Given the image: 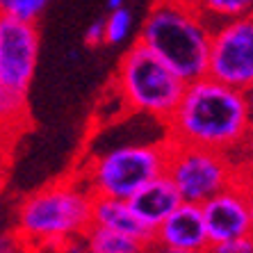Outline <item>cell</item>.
<instances>
[{"instance_id":"obj_22","label":"cell","mask_w":253,"mask_h":253,"mask_svg":"<svg viewBox=\"0 0 253 253\" xmlns=\"http://www.w3.org/2000/svg\"><path fill=\"white\" fill-rule=\"evenodd\" d=\"M119 7H126V0H107V9H119Z\"/></svg>"},{"instance_id":"obj_24","label":"cell","mask_w":253,"mask_h":253,"mask_svg":"<svg viewBox=\"0 0 253 253\" xmlns=\"http://www.w3.org/2000/svg\"><path fill=\"white\" fill-rule=\"evenodd\" d=\"M0 18H2V14H0Z\"/></svg>"},{"instance_id":"obj_19","label":"cell","mask_w":253,"mask_h":253,"mask_svg":"<svg viewBox=\"0 0 253 253\" xmlns=\"http://www.w3.org/2000/svg\"><path fill=\"white\" fill-rule=\"evenodd\" d=\"M0 253H25V247L16 233H0Z\"/></svg>"},{"instance_id":"obj_9","label":"cell","mask_w":253,"mask_h":253,"mask_svg":"<svg viewBox=\"0 0 253 253\" xmlns=\"http://www.w3.org/2000/svg\"><path fill=\"white\" fill-rule=\"evenodd\" d=\"M201 214H203V224H206L210 244L237 240V237H251L253 199L249 178L240 176L226 189L203 201Z\"/></svg>"},{"instance_id":"obj_4","label":"cell","mask_w":253,"mask_h":253,"mask_svg":"<svg viewBox=\"0 0 253 253\" xmlns=\"http://www.w3.org/2000/svg\"><path fill=\"white\" fill-rule=\"evenodd\" d=\"M114 89L128 112L165 126L183 96L185 83L148 48L135 42L119 62Z\"/></svg>"},{"instance_id":"obj_17","label":"cell","mask_w":253,"mask_h":253,"mask_svg":"<svg viewBox=\"0 0 253 253\" xmlns=\"http://www.w3.org/2000/svg\"><path fill=\"white\" fill-rule=\"evenodd\" d=\"M203 253H253V237H237V240L208 244Z\"/></svg>"},{"instance_id":"obj_13","label":"cell","mask_w":253,"mask_h":253,"mask_svg":"<svg viewBox=\"0 0 253 253\" xmlns=\"http://www.w3.org/2000/svg\"><path fill=\"white\" fill-rule=\"evenodd\" d=\"M84 244L91 253H146L148 244L135 240V237L121 235L114 230L100 228V226H89L83 235Z\"/></svg>"},{"instance_id":"obj_10","label":"cell","mask_w":253,"mask_h":253,"mask_svg":"<svg viewBox=\"0 0 253 253\" xmlns=\"http://www.w3.org/2000/svg\"><path fill=\"white\" fill-rule=\"evenodd\" d=\"M151 244L203 253L208 249V244H210V240H208L206 224H203L201 206L180 203V206L153 230V242H151Z\"/></svg>"},{"instance_id":"obj_14","label":"cell","mask_w":253,"mask_h":253,"mask_svg":"<svg viewBox=\"0 0 253 253\" xmlns=\"http://www.w3.org/2000/svg\"><path fill=\"white\" fill-rule=\"evenodd\" d=\"M192 5L208 18V23H221L230 18L249 16L253 0H189Z\"/></svg>"},{"instance_id":"obj_21","label":"cell","mask_w":253,"mask_h":253,"mask_svg":"<svg viewBox=\"0 0 253 253\" xmlns=\"http://www.w3.org/2000/svg\"><path fill=\"white\" fill-rule=\"evenodd\" d=\"M146 253H196V251H183V249H169V247H160V244H148Z\"/></svg>"},{"instance_id":"obj_3","label":"cell","mask_w":253,"mask_h":253,"mask_svg":"<svg viewBox=\"0 0 253 253\" xmlns=\"http://www.w3.org/2000/svg\"><path fill=\"white\" fill-rule=\"evenodd\" d=\"M94 196L78 178L57 180L21 201L16 210V237L25 249L55 247L83 237L91 226Z\"/></svg>"},{"instance_id":"obj_15","label":"cell","mask_w":253,"mask_h":253,"mask_svg":"<svg viewBox=\"0 0 253 253\" xmlns=\"http://www.w3.org/2000/svg\"><path fill=\"white\" fill-rule=\"evenodd\" d=\"M103 30H105V43H110V46L124 43L132 30V14L126 7L112 9L107 14V18H103Z\"/></svg>"},{"instance_id":"obj_1","label":"cell","mask_w":253,"mask_h":253,"mask_svg":"<svg viewBox=\"0 0 253 253\" xmlns=\"http://www.w3.org/2000/svg\"><path fill=\"white\" fill-rule=\"evenodd\" d=\"M165 128L171 144L240 158L251 135V91L226 87L208 76L192 80Z\"/></svg>"},{"instance_id":"obj_8","label":"cell","mask_w":253,"mask_h":253,"mask_svg":"<svg viewBox=\"0 0 253 253\" xmlns=\"http://www.w3.org/2000/svg\"><path fill=\"white\" fill-rule=\"evenodd\" d=\"M39 59V30L35 21L0 18V89L25 96Z\"/></svg>"},{"instance_id":"obj_2","label":"cell","mask_w":253,"mask_h":253,"mask_svg":"<svg viewBox=\"0 0 253 253\" xmlns=\"http://www.w3.org/2000/svg\"><path fill=\"white\" fill-rule=\"evenodd\" d=\"M212 23L189 0H153L137 42L185 84L206 76Z\"/></svg>"},{"instance_id":"obj_6","label":"cell","mask_w":253,"mask_h":253,"mask_svg":"<svg viewBox=\"0 0 253 253\" xmlns=\"http://www.w3.org/2000/svg\"><path fill=\"white\" fill-rule=\"evenodd\" d=\"M165 176L173 183L183 203L201 206L242 176V158L171 144L167 139Z\"/></svg>"},{"instance_id":"obj_16","label":"cell","mask_w":253,"mask_h":253,"mask_svg":"<svg viewBox=\"0 0 253 253\" xmlns=\"http://www.w3.org/2000/svg\"><path fill=\"white\" fill-rule=\"evenodd\" d=\"M48 5L50 0H0V14L23 21H37Z\"/></svg>"},{"instance_id":"obj_11","label":"cell","mask_w":253,"mask_h":253,"mask_svg":"<svg viewBox=\"0 0 253 253\" xmlns=\"http://www.w3.org/2000/svg\"><path fill=\"white\" fill-rule=\"evenodd\" d=\"M180 203H183V201L178 196L176 187H173V183H171L165 173L153 178V180L146 183L144 187H139L135 194L128 199L130 210L135 212L137 219H139L151 233H153Z\"/></svg>"},{"instance_id":"obj_12","label":"cell","mask_w":253,"mask_h":253,"mask_svg":"<svg viewBox=\"0 0 253 253\" xmlns=\"http://www.w3.org/2000/svg\"><path fill=\"white\" fill-rule=\"evenodd\" d=\"M91 224L100 226V228H107V230H114V233H121V235L135 237V240L144 242V244L153 242V233L137 219V214L130 210L128 201L94 196Z\"/></svg>"},{"instance_id":"obj_23","label":"cell","mask_w":253,"mask_h":253,"mask_svg":"<svg viewBox=\"0 0 253 253\" xmlns=\"http://www.w3.org/2000/svg\"><path fill=\"white\" fill-rule=\"evenodd\" d=\"M0 208H2V187H0Z\"/></svg>"},{"instance_id":"obj_20","label":"cell","mask_w":253,"mask_h":253,"mask_svg":"<svg viewBox=\"0 0 253 253\" xmlns=\"http://www.w3.org/2000/svg\"><path fill=\"white\" fill-rule=\"evenodd\" d=\"M84 43L87 46H100V43H105V30H103V21H94V23L87 28L84 32Z\"/></svg>"},{"instance_id":"obj_18","label":"cell","mask_w":253,"mask_h":253,"mask_svg":"<svg viewBox=\"0 0 253 253\" xmlns=\"http://www.w3.org/2000/svg\"><path fill=\"white\" fill-rule=\"evenodd\" d=\"M28 253H91L87 249L83 237H71L55 244V247H42V249H25Z\"/></svg>"},{"instance_id":"obj_7","label":"cell","mask_w":253,"mask_h":253,"mask_svg":"<svg viewBox=\"0 0 253 253\" xmlns=\"http://www.w3.org/2000/svg\"><path fill=\"white\" fill-rule=\"evenodd\" d=\"M206 76L226 87L253 89V16H240L212 25Z\"/></svg>"},{"instance_id":"obj_5","label":"cell","mask_w":253,"mask_h":253,"mask_svg":"<svg viewBox=\"0 0 253 253\" xmlns=\"http://www.w3.org/2000/svg\"><path fill=\"white\" fill-rule=\"evenodd\" d=\"M165 165L167 139L153 144H124L96 153L76 178L91 196L128 201L139 187L162 176Z\"/></svg>"}]
</instances>
